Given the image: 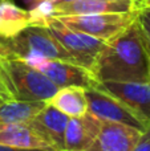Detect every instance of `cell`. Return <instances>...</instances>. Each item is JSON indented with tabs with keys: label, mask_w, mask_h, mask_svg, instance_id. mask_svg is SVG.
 Masks as SVG:
<instances>
[{
	"label": "cell",
	"mask_w": 150,
	"mask_h": 151,
	"mask_svg": "<svg viewBox=\"0 0 150 151\" xmlns=\"http://www.w3.org/2000/svg\"><path fill=\"white\" fill-rule=\"evenodd\" d=\"M0 1H3V0H0Z\"/></svg>",
	"instance_id": "cell-26"
},
{
	"label": "cell",
	"mask_w": 150,
	"mask_h": 151,
	"mask_svg": "<svg viewBox=\"0 0 150 151\" xmlns=\"http://www.w3.org/2000/svg\"><path fill=\"white\" fill-rule=\"evenodd\" d=\"M0 76L16 101L48 102L58 90L47 76L21 58L0 60Z\"/></svg>",
	"instance_id": "cell-2"
},
{
	"label": "cell",
	"mask_w": 150,
	"mask_h": 151,
	"mask_svg": "<svg viewBox=\"0 0 150 151\" xmlns=\"http://www.w3.org/2000/svg\"><path fill=\"white\" fill-rule=\"evenodd\" d=\"M113 1H121V0H113ZM136 1H137V0H136Z\"/></svg>",
	"instance_id": "cell-25"
},
{
	"label": "cell",
	"mask_w": 150,
	"mask_h": 151,
	"mask_svg": "<svg viewBox=\"0 0 150 151\" xmlns=\"http://www.w3.org/2000/svg\"><path fill=\"white\" fill-rule=\"evenodd\" d=\"M137 8L141 7H150V0H137Z\"/></svg>",
	"instance_id": "cell-22"
},
{
	"label": "cell",
	"mask_w": 150,
	"mask_h": 151,
	"mask_svg": "<svg viewBox=\"0 0 150 151\" xmlns=\"http://www.w3.org/2000/svg\"><path fill=\"white\" fill-rule=\"evenodd\" d=\"M101 125H102V121L90 113H87L81 117L69 118L65 135H64L63 151L87 150L93 143L97 134L100 133Z\"/></svg>",
	"instance_id": "cell-12"
},
{
	"label": "cell",
	"mask_w": 150,
	"mask_h": 151,
	"mask_svg": "<svg viewBox=\"0 0 150 151\" xmlns=\"http://www.w3.org/2000/svg\"><path fill=\"white\" fill-rule=\"evenodd\" d=\"M8 57H12L9 45H8V40L0 36V60H4Z\"/></svg>",
	"instance_id": "cell-19"
},
{
	"label": "cell",
	"mask_w": 150,
	"mask_h": 151,
	"mask_svg": "<svg viewBox=\"0 0 150 151\" xmlns=\"http://www.w3.org/2000/svg\"><path fill=\"white\" fill-rule=\"evenodd\" d=\"M44 27H47L56 40L65 48L77 65L90 72L93 70L96 60L106 44L105 41L82 32L73 31L56 17H49L45 21Z\"/></svg>",
	"instance_id": "cell-4"
},
{
	"label": "cell",
	"mask_w": 150,
	"mask_h": 151,
	"mask_svg": "<svg viewBox=\"0 0 150 151\" xmlns=\"http://www.w3.org/2000/svg\"><path fill=\"white\" fill-rule=\"evenodd\" d=\"M0 145L23 150L55 151L48 142H45L28 123L11 125L0 129Z\"/></svg>",
	"instance_id": "cell-13"
},
{
	"label": "cell",
	"mask_w": 150,
	"mask_h": 151,
	"mask_svg": "<svg viewBox=\"0 0 150 151\" xmlns=\"http://www.w3.org/2000/svg\"><path fill=\"white\" fill-rule=\"evenodd\" d=\"M97 82H148L150 81V53L137 23L109 40L92 70Z\"/></svg>",
	"instance_id": "cell-1"
},
{
	"label": "cell",
	"mask_w": 150,
	"mask_h": 151,
	"mask_svg": "<svg viewBox=\"0 0 150 151\" xmlns=\"http://www.w3.org/2000/svg\"><path fill=\"white\" fill-rule=\"evenodd\" d=\"M97 89L109 94L132 110L137 118L148 126L150 123V81L148 82H97Z\"/></svg>",
	"instance_id": "cell-7"
},
{
	"label": "cell",
	"mask_w": 150,
	"mask_h": 151,
	"mask_svg": "<svg viewBox=\"0 0 150 151\" xmlns=\"http://www.w3.org/2000/svg\"><path fill=\"white\" fill-rule=\"evenodd\" d=\"M12 96H11V93L8 91L7 86H5L4 81H3L1 76H0V104H3V102H7V101H12Z\"/></svg>",
	"instance_id": "cell-20"
},
{
	"label": "cell",
	"mask_w": 150,
	"mask_h": 151,
	"mask_svg": "<svg viewBox=\"0 0 150 151\" xmlns=\"http://www.w3.org/2000/svg\"><path fill=\"white\" fill-rule=\"evenodd\" d=\"M32 1H36V3H41V1H52V0H32Z\"/></svg>",
	"instance_id": "cell-24"
},
{
	"label": "cell",
	"mask_w": 150,
	"mask_h": 151,
	"mask_svg": "<svg viewBox=\"0 0 150 151\" xmlns=\"http://www.w3.org/2000/svg\"><path fill=\"white\" fill-rule=\"evenodd\" d=\"M69 117L58 111L56 107L45 104V106L28 122V125L50 145L55 151L64 150V135Z\"/></svg>",
	"instance_id": "cell-10"
},
{
	"label": "cell",
	"mask_w": 150,
	"mask_h": 151,
	"mask_svg": "<svg viewBox=\"0 0 150 151\" xmlns=\"http://www.w3.org/2000/svg\"><path fill=\"white\" fill-rule=\"evenodd\" d=\"M137 9L125 13H97L56 17L68 28L108 42L134 23Z\"/></svg>",
	"instance_id": "cell-5"
},
{
	"label": "cell",
	"mask_w": 150,
	"mask_h": 151,
	"mask_svg": "<svg viewBox=\"0 0 150 151\" xmlns=\"http://www.w3.org/2000/svg\"><path fill=\"white\" fill-rule=\"evenodd\" d=\"M85 90L87 89L79 86L61 88L48 101V104L69 118L81 117L88 113V99Z\"/></svg>",
	"instance_id": "cell-14"
},
{
	"label": "cell",
	"mask_w": 150,
	"mask_h": 151,
	"mask_svg": "<svg viewBox=\"0 0 150 151\" xmlns=\"http://www.w3.org/2000/svg\"><path fill=\"white\" fill-rule=\"evenodd\" d=\"M69 1H74V0H52V4H60V3H69Z\"/></svg>",
	"instance_id": "cell-23"
},
{
	"label": "cell",
	"mask_w": 150,
	"mask_h": 151,
	"mask_svg": "<svg viewBox=\"0 0 150 151\" xmlns=\"http://www.w3.org/2000/svg\"><path fill=\"white\" fill-rule=\"evenodd\" d=\"M7 40L12 57L21 58L24 61L45 58L76 64L65 48L44 25H28L15 37Z\"/></svg>",
	"instance_id": "cell-3"
},
{
	"label": "cell",
	"mask_w": 150,
	"mask_h": 151,
	"mask_svg": "<svg viewBox=\"0 0 150 151\" xmlns=\"http://www.w3.org/2000/svg\"><path fill=\"white\" fill-rule=\"evenodd\" d=\"M142 131L122 123L104 122L93 143L84 151H133Z\"/></svg>",
	"instance_id": "cell-9"
},
{
	"label": "cell",
	"mask_w": 150,
	"mask_h": 151,
	"mask_svg": "<svg viewBox=\"0 0 150 151\" xmlns=\"http://www.w3.org/2000/svg\"><path fill=\"white\" fill-rule=\"evenodd\" d=\"M47 102H25V101H7L0 104V129L11 125L28 123Z\"/></svg>",
	"instance_id": "cell-15"
},
{
	"label": "cell",
	"mask_w": 150,
	"mask_h": 151,
	"mask_svg": "<svg viewBox=\"0 0 150 151\" xmlns=\"http://www.w3.org/2000/svg\"><path fill=\"white\" fill-rule=\"evenodd\" d=\"M85 93L88 99V113L93 114L98 119L104 122L122 123L141 131L146 129V126L138 119L137 115L114 97L104 93L97 88L87 89Z\"/></svg>",
	"instance_id": "cell-8"
},
{
	"label": "cell",
	"mask_w": 150,
	"mask_h": 151,
	"mask_svg": "<svg viewBox=\"0 0 150 151\" xmlns=\"http://www.w3.org/2000/svg\"><path fill=\"white\" fill-rule=\"evenodd\" d=\"M25 63L47 76L58 89L68 86L90 89L97 86V80L92 72L77 64L63 60H45V58H33Z\"/></svg>",
	"instance_id": "cell-6"
},
{
	"label": "cell",
	"mask_w": 150,
	"mask_h": 151,
	"mask_svg": "<svg viewBox=\"0 0 150 151\" xmlns=\"http://www.w3.org/2000/svg\"><path fill=\"white\" fill-rule=\"evenodd\" d=\"M138 9L136 0H74L69 3L53 4L52 17L97 13H125Z\"/></svg>",
	"instance_id": "cell-11"
},
{
	"label": "cell",
	"mask_w": 150,
	"mask_h": 151,
	"mask_svg": "<svg viewBox=\"0 0 150 151\" xmlns=\"http://www.w3.org/2000/svg\"><path fill=\"white\" fill-rule=\"evenodd\" d=\"M0 151H41V150H23V149H15V147L0 145Z\"/></svg>",
	"instance_id": "cell-21"
},
{
	"label": "cell",
	"mask_w": 150,
	"mask_h": 151,
	"mask_svg": "<svg viewBox=\"0 0 150 151\" xmlns=\"http://www.w3.org/2000/svg\"><path fill=\"white\" fill-rule=\"evenodd\" d=\"M28 25H31L29 11L23 9L8 0L0 1V36L12 39Z\"/></svg>",
	"instance_id": "cell-16"
},
{
	"label": "cell",
	"mask_w": 150,
	"mask_h": 151,
	"mask_svg": "<svg viewBox=\"0 0 150 151\" xmlns=\"http://www.w3.org/2000/svg\"><path fill=\"white\" fill-rule=\"evenodd\" d=\"M133 151H150V123L142 131Z\"/></svg>",
	"instance_id": "cell-18"
},
{
	"label": "cell",
	"mask_w": 150,
	"mask_h": 151,
	"mask_svg": "<svg viewBox=\"0 0 150 151\" xmlns=\"http://www.w3.org/2000/svg\"><path fill=\"white\" fill-rule=\"evenodd\" d=\"M136 23H137L141 36H142L146 48L150 53V7L138 8L137 15H136Z\"/></svg>",
	"instance_id": "cell-17"
}]
</instances>
